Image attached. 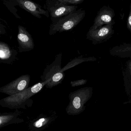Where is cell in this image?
Returning a JSON list of instances; mask_svg holds the SVG:
<instances>
[{"label":"cell","mask_w":131,"mask_h":131,"mask_svg":"<svg viewBox=\"0 0 131 131\" xmlns=\"http://www.w3.org/2000/svg\"><path fill=\"white\" fill-rule=\"evenodd\" d=\"M87 80L85 79H80L71 81L70 83L71 86L72 87L79 86L85 85L87 83Z\"/></svg>","instance_id":"e0dca14e"},{"label":"cell","mask_w":131,"mask_h":131,"mask_svg":"<svg viewBox=\"0 0 131 131\" xmlns=\"http://www.w3.org/2000/svg\"><path fill=\"white\" fill-rule=\"evenodd\" d=\"M78 7L75 5H66L59 0H47L44 8L47 10L51 18H59L76 11Z\"/></svg>","instance_id":"8992f818"},{"label":"cell","mask_w":131,"mask_h":131,"mask_svg":"<svg viewBox=\"0 0 131 131\" xmlns=\"http://www.w3.org/2000/svg\"><path fill=\"white\" fill-rule=\"evenodd\" d=\"M62 53L56 56L55 60L46 67L40 77L42 82H46V87L52 89L62 83L65 74L62 71Z\"/></svg>","instance_id":"3957f363"},{"label":"cell","mask_w":131,"mask_h":131,"mask_svg":"<svg viewBox=\"0 0 131 131\" xmlns=\"http://www.w3.org/2000/svg\"><path fill=\"white\" fill-rule=\"evenodd\" d=\"M17 40L19 52H28L34 49L35 44L32 36L25 27L20 25L18 26Z\"/></svg>","instance_id":"30bf717a"},{"label":"cell","mask_w":131,"mask_h":131,"mask_svg":"<svg viewBox=\"0 0 131 131\" xmlns=\"http://www.w3.org/2000/svg\"><path fill=\"white\" fill-rule=\"evenodd\" d=\"M63 4L66 5H75L82 4L84 0H59Z\"/></svg>","instance_id":"2e32d148"},{"label":"cell","mask_w":131,"mask_h":131,"mask_svg":"<svg viewBox=\"0 0 131 131\" xmlns=\"http://www.w3.org/2000/svg\"><path fill=\"white\" fill-rule=\"evenodd\" d=\"M97 58L94 57H83V56H81L78 57H75L69 62L65 67L62 68V72H64L67 70L69 69L85 62H95Z\"/></svg>","instance_id":"9a60e30c"},{"label":"cell","mask_w":131,"mask_h":131,"mask_svg":"<svg viewBox=\"0 0 131 131\" xmlns=\"http://www.w3.org/2000/svg\"><path fill=\"white\" fill-rule=\"evenodd\" d=\"M30 81L29 74L22 75L0 88V92L9 96L19 93L29 88Z\"/></svg>","instance_id":"ba28073f"},{"label":"cell","mask_w":131,"mask_h":131,"mask_svg":"<svg viewBox=\"0 0 131 131\" xmlns=\"http://www.w3.org/2000/svg\"><path fill=\"white\" fill-rule=\"evenodd\" d=\"M109 53L113 56L122 58H131V44L123 43L115 46L110 49Z\"/></svg>","instance_id":"5bb4252c"},{"label":"cell","mask_w":131,"mask_h":131,"mask_svg":"<svg viewBox=\"0 0 131 131\" xmlns=\"http://www.w3.org/2000/svg\"><path fill=\"white\" fill-rule=\"evenodd\" d=\"M23 112L18 109L13 112H5L0 114V128L13 124H18L24 122Z\"/></svg>","instance_id":"7c38bea8"},{"label":"cell","mask_w":131,"mask_h":131,"mask_svg":"<svg viewBox=\"0 0 131 131\" xmlns=\"http://www.w3.org/2000/svg\"><path fill=\"white\" fill-rule=\"evenodd\" d=\"M115 23L105 25L95 30H89L86 34V39L92 41L94 45L106 42L112 37L115 32L113 25Z\"/></svg>","instance_id":"52a82bcc"},{"label":"cell","mask_w":131,"mask_h":131,"mask_svg":"<svg viewBox=\"0 0 131 131\" xmlns=\"http://www.w3.org/2000/svg\"><path fill=\"white\" fill-rule=\"evenodd\" d=\"M85 14V11L80 8L62 17L51 18L49 35L52 36L57 32L71 31L84 19Z\"/></svg>","instance_id":"7a4b0ae2"},{"label":"cell","mask_w":131,"mask_h":131,"mask_svg":"<svg viewBox=\"0 0 131 131\" xmlns=\"http://www.w3.org/2000/svg\"><path fill=\"white\" fill-rule=\"evenodd\" d=\"M46 84V82L41 81L21 92L3 98L0 100V105L10 109H26L31 107L33 100L30 98L40 92Z\"/></svg>","instance_id":"6da1fadb"},{"label":"cell","mask_w":131,"mask_h":131,"mask_svg":"<svg viewBox=\"0 0 131 131\" xmlns=\"http://www.w3.org/2000/svg\"><path fill=\"white\" fill-rule=\"evenodd\" d=\"M58 117V115L55 110H46L36 117L31 118L27 121L28 131H44L52 126Z\"/></svg>","instance_id":"5b68a950"},{"label":"cell","mask_w":131,"mask_h":131,"mask_svg":"<svg viewBox=\"0 0 131 131\" xmlns=\"http://www.w3.org/2000/svg\"><path fill=\"white\" fill-rule=\"evenodd\" d=\"M115 16V11L112 8L108 6H103L97 13L89 30H95L103 26L115 23L113 19Z\"/></svg>","instance_id":"9c48e42d"},{"label":"cell","mask_w":131,"mask_h":131,"mask_svg":"<svg viewBox=\"0 0 131 131\" xmlns=\"http://www.w3.org/2000/svg\"><path fill=\"white\" fill-rule=\"evenodd\" d=\"M127 70L128 72H129L131 76V59L128 60L127 62Z\"/></svg>","instance_id":"d6986e66"},{"label":"cell","mask_w":131,"mask_h":131,"mask_svg":"<svg viewBox=\"0 0 131 131\" xmlns=\"http://www.w3.org/2000/svg\"><path fill=\"white\" fill-rule=\"evenodd\" d=\"M17 52L6 43L0 42V59L3 63L11 64L16 58Z\"/></svg>","instance_id":"4fadbf2b"},{"label":"cell","mask_w":131,"mask_h":131,"mask_svg":"<svg viewBox=\"0 0 131 131\" xmlns=\"http://www.w3.org/2000/svg\"><path fill=\"white\" fill-rule=\"evenodd\" d=\"M126 27L129 31L131 33V2L129 6V13L127 18Z\"/></svg>","instance_id":"ac0fdd59"},{"label":"cell","mask_w":131,"mask_h":131,"mask_svg":"<svg viewBox=\"0 0 131 131\" xmlns=\"http://www.w3.org/2000/svg\"><path fill=\"white\" fill-rule=\"evenodd\" d=\"M92 89L90 87L79 89L69 94V103L66 108L69 115H77L85 109V105L92 95Z\"/></svg>","instance_id":"277c9868"},{"label":"cell","mask_w":131,"mask_h":131,"mask_svg":"<svg viewBox=\"0 0 131 131\" xmlns=\"http://www.w3.org/2000/svg\"><path fill=\"white\" fill-rule=\"evenodd\" d=\"M16 1L17 6L38 19H41L42 15L48 18L50 17L49 14L47 10L35 2L29 0Z\"/></svg>","instance_id":"8fae6325"}]
</instances>
